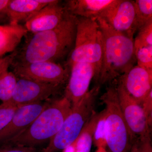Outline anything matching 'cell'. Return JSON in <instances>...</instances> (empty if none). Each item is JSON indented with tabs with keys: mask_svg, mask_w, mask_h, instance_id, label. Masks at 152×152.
Here are the masks:
<instances>
[{
	"mask_svg": "<svg viewBox=\"0 0 152 152\" xmlns=\"http://www.w3.org/2000/svg\"><path fill=\"white\" fill-rule=\"evenodd\" d=\"M77 17L67 12L57 27L33 34L20 50L13 62L57 61L72 53L75 46Z\"/></svg>",
	"mask_w": 152,
	"mask_h": 152,
	"instance_id": "6da1fadb",
	"label": "cell"
},
{
	"mask_svg": "<svg viewBox=\"0 0 152 152\" xmlns=\"http://www.w3.org/2000/svg\"><path fill=\"white\" fill-rule=\"evenodd\" d=\"M130 152H135L134 150V148L132 146V148H131Z\"/></svg>",
	"mask_w": 152,
	"mask_h": 152,
	"instance_id": "f1b7e54d",
	"label": "cell"
},
{
	"mask_svg": "<svg viewBox=\"0 0 152 152\" xmlns=\"http://www.w3.org/2000/svg\"><path fill=\"white\" fill-rule=\"evenodd\" d=\"M135 56L138 66L152 71V46L137 49L135 50Z\"/></svg>",
	"mask_w": 152,
	"mask_h": 152,
	"instance_id": "7402d4cb",
	"label": "cell"
},
{
	"mask_svg": "<svg viewBox=\"0 0 152 152\" xmlns=\"http://www.w3.org/2000/svg\"><path fill=\"white\" fill-rule=\"evenodd\" d=\"M142 107L151 127L152 122V91L144 100L142 104Z\"/></svg>",
	"mask_w": 152,
	"mask_h": 152,
	"instance_id": "d4e9b609",
	"label": "cell"
},
{
	"mask_svg": "<svg viewBox=\"0 0 152 152\" xmlns=\"http://www.w3.org/2000/svg\"><path fill=\"white\" fill-rule=\"evenodd\" d=\"M99 18L103 19L113 29L129 37L134 39L137 31L134 1L117 0Z\"/></svg>",
	"mask_w": 152,
	"mask_h": 152,
	"instance_id": "30bf717a",
	"label": "cell"
},
{
	"mask_svg": "<svg viewBox=\"0 0 152 152\" xmlns=\"http://www.w3.org/2000/svg\"><path fill=\"white\" fill-rule=\"evenodd\" d=\"M72 110V104L65 96L55 100L49 104L29 126L3 145L35 148L50 140L59 130Z\"/></svg>",
	"mask_w": 152,
	"mask_h": 152,
	"instance_id": "3957f363",
	"label": "cell"
},
{
	"mask_svg": "<svg viewBox=\"0 0 152 152\" xmlns=\"http://www.w3.org/2000/svg\"><path fill=\"white\" fill-rule=\"evenodd\" d=\"M136 23L138 31L142 27L152 20V0L134 1Z\"/></svg>",
	"mask_w": 152,
	"mask_h": 152,
	"instance_id": "ffe728a7",
	"label": "cell"
},
{
	"mask_svg": "<svg viewBox=\"0 0 152 152\" xmlns=\"http://www.w3.org/2000/svg\"><path fill=\"white\" fill-rule=\"evenodd\" d=\"M77 17L76 34L69 64L85 63L94 65L97 81L100 69L103 50V37L96 19Z\"/></svg>",
	"mask_w": 152,
	"mask_h": 152,
	"instance_id": "5b68a950",
	"label": "cell"
},
{
	"mask_svg": "<svg viewBox=\"0 0 152 152\" xmlns=\"http://www.w3.org/2000/svg\"><path fill=\"white\" fill-rule=\"evenodd\" d=\"M0 152H38L35 148L12 145H3Z\"/></svg>",
	"mask_w": 152,
	"mask_h": 152,
	"instance_id": "484cf974",
	"label": "cell"
},
{
	"mask_svg": "<svg viewBox=\"0 0 152 152\" xmlns=\"http://www.w3.org/2000/svg\"><path fill=\"white\" fill-rule=\"evenodd\" d=\"M99 91V86L95 87L77 106L72 107L61 127L42 152L64 151L75 142L95 113Z\"/></svg>",
	"mask_w": 152,
	"mask_h": 152,
	"instance_id": "277c9868",
	"label": "cell"
},
{
	"mask_svg": "<svg viewBox=\"0 0 152 152\" xmlns=\"http://www.w3.org/2000/svg\"><path fill=\"white\" fill-rule=\"evenodd\" d=\"M132 146L135 152H152L151 135L137 139Z\"/></svg>",
	"mask_w": 152,
	"mask_h": 152,
	"instance_id": "cb8c5ba5",
	"label": "cell"
},
{
	"mask_svg": "<svg viewBox=\"0 0 152 152\" xmlns=\"http://www.w3.org/2000/svg\"><path fill=\"white\" fill-rule=\"evenodd\" d=\"M18 107L10 102L0 104V132L8 124Z\"/></svg>",
	"mask_w": 152,
	"mask_h": 152,
	"instance_id": "603a6c76",
	"label": "cell"
},
{
	"mask_svg": "<svg viewBox=\"0 0 152 152\" xmlns=\"http://www.w3.org/2000/svg\"><path fill=\"white\" fill-rule=\"evenodd\" d=\"M10 66L18 78L30 79L45 83L63 86L69 80L70 72L66 67L53 62L12 63Z\"/></svg>",
	"mask_w": 152,
	"mask_h": 152,
	"instance_id": "52a82bcc",
	"label": "cell"
},
{
	"mask_svg": "<svg viewBox=\"0 0 152 152\" xmlns=\"http://www.w3.org/2000/svg\"><path fill=\"white\" fill-rule=\"evenodd\" d=\"M101 100L105 105V137L108 152H130L134 140L121 111L116 86L108 88Z\"/></svg>",
	"mask_w": 152,
	"mask_h": 152,
	"instance_id": "8992f818",
	"label": "cell"
},
{
	"mask_svg": "<svg viewBox=\"0 0 152 152\" xmlns=\"http://www.w3.org/2000/svg\"><path fill=\"white\" fill-rule=\"evenodd\" d=\"M16 52V50L13 53L0 58V72L10 66L15 56Z\"/></svg>",
	"mask_w": 152,
	"mask_h": 152,
	"instance_id": "4316f807",
	"label": "cell"
},
{
	"mask_svg": "<svg viewBox=\"0 0 152 152\" xmlns=\"http://www.w3.org/2000/svg\"><path fill=\"white\" fill-rule=\"evenodd\" d=\"M117 94L121 111L134 140L151 135V127L142 106L118 83Z\"/></svg>",
	"mask_w": 152,
	"mask_h": 152,
	"instance_id": "ba28073f",
	"label": "cell"
},
{
	"mask_svg": "<svg viewBox=\"0 0 152 152\" xmlns=\"http://www.w3.org/2000/svg\"><path fill=\"white\" fill-rule=\"evenodd\" d=\"M48 104L40 102L19 107L8 124L0 132V145L5 143L29 126Z\"/></svg>",
	"mask_w": 152,
	"mask_h": 152,
	"instance_id": "7c38bea8",
	"label": "cell"
},
{
	"mask_svg": "<svg viewBox=\"0 0 152 152\" xmlns=\"http://www.w3.org/2000/svg\"><path fill=\"white\" fill-rule=\"evenodd\" d=\"M117 0H69L64 7L69 13L75 16L97 19Z\"/></svg>",
	"mask_w": 152,
	"mask_h": 152,
	"instance_id": "2e32d148",
	"label": "cell"
},
{
	"mask_svg": "<svg viewBox=\"0 0 152 152\" xmlns=\"http://www.w3.org/2000/svg\"><path fill=\"white\" fill-rule=\"evenodd\" d=\"M139 32L134 39L135 50L143 47L152 46V20L138 30Z\"/></svg>",
	"mask_w": 152,
	"mask_h": 152,
	"instance_id": "44dd1931",
	"label": "cell"
},
{
	"mask_svg": "<svg viewBox=\"0 0 152 152\" xmlns=\"http://www.w3.org/2000/svg\"><path fill=\"white\" fill-rule=\"evenodd\" d=\"M103 41L102 58L97 81H111L134 66L136 62L134 39L115 31L101 18L96 19Z\"/></svg>",
	"mask_w": 152,
	"mask_h": 152,
	"instance_id": "7a4b0ae2",
	"label": "cell"
},
{
	"mask_svg": "<svg viewBox=\"0 0 152 152\" xmlns=\"http://www.w3.org/2000/svg\"><path fill=\"white\" fill-rule=\"evenodd\" d=\"M60 3L54 0L28 19L23 26L28 32L35 34L57 27L67 13Z\"/></svg>",
	"mask_w": 152,
	"mask_h": 152,
	"instance_id": "4fadbf2b",
	"label": "cell"
},
{
	"mask_svg": "<svg viewBox=\"0 0 152 152\" xmlns=\"http://www.w3.org/2000/svg\"><path fill=\"white\" fill-rule=\"evenodd\" d=\"M118 83L126 92L142 106L152 91V71L134 66L121 76Z\"/></svg>",
	"mask_w": 152,
	"mask_h": 152,
	"instance_id": "5bb4252c",
	"label": "cell"
},
{
	"mask_svg": "<svg viewBox=\"0 0 152 152\" xmlns=\"http://www.w3.org/2000/svg\"><path fill=\"white\" fill-rule=\"evenodd\" d=\"M28 31L21 25H0V58L17 50Z\"/></svg>",
	"mask_w": 152,
	"mask_h": 152,
	"instance_id": "e0dca14e",
	"label": "cell"
},
{
	"mask_svg": "<svg viewBox=\"0 0 152 152\" xmlns=\"http://www.w3.org/2000/svg\"><path fill=\"white\" fill-rule=\"evenodd\" d=\"M10 0H0V15L4 14Z\"/></svg>",
	"mask_w": 152,
	"mask_h": 152,
	"instance_id": "83f0119b",
	"label": "cell"
},
{
	"mask_svg": "<svg viewBox=\"0 0 152 152\" xmlns=\"http://www.w3.org/2000/svg\"><path fill=\"white\" fill-rule=\"evenodd\" d=\"M8 69L0 72V100L2 103L11 101L17 84L16 76Z\"/></svg>",
	"mask_w": 152,
	"mask_h": 152,
	"instance_id": "d6986e66",
	"label": "cell"
},
{
	"mask_svg": "<svg viewBox=\"0 0 152 152\" xmlns=\"http://www.w3.org/2000/svg\"><path fill=\"white\" fill-rule=\"evenodd\" d=\"M54 0H10L4 14L9 19V24L20 25L39 10Z\"/></svg>",
	"mask_w": 152,
	"mask_h": 152,
	"instance_id": "9a60e30c",
	"label": "cell"
},
{
	"mask_svg": "<svg viewBox=\"0 0 152 152\" xmlns=\"http://www.w3.org/2000/svg\"><path fill=\"white\" fill-rule=\"evenodd\" d=\"M70 66V72L65 96L74 107L89 92L90 84L96 76V70L94 65L88 63H74Z\"/></svg>",
	"mask_w": 152,
	"mask_h": 152,
	"instance_id": "8fae6325",
	"label": "cell"
},
{
	"mask_svg": "<svg viewBox=\"0 0 152 152\" xmlns=\"http://www.w3.org/2000/svg\"><path fill=\"white\" fill-rule=\"evenodd\" d=\"M101 114L95 113L81 134L70 146L64 150V152H90L96 128Z\"/></svg>",
	"mask_w": 152,
	"mask_h": 152,
	"instance_id": "ac0fdd59",
	"label": "cell"
},
{
	"mask_svg": "<svg viewBox=\"0 0 152 152\" xmlns=\"http://www.w3.org/2000/svg\"><path fill=\"white\" fill-rule=\"evenodd\" d=\"M62 86L17 77L16 85L10 102L17 107L43 102L58 94Z\"/></svg>",
	"mask_w": 152,
	"mask_h": 152,
	"instance_id": "9c48e42d",
	"label": "cell"
}]
</instances>
